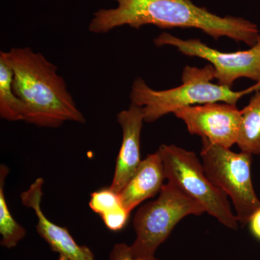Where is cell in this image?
Instances as JSON below:
<instances>
[{"mask_svg": "<svg viewBox=\"0 0 260 260\" xmlns=\"http://www.w3.org/2000/svg\"><path fill=\"white\" fill-rule=\"evenodd\" d=\"M109 260H159L155 256L135 257L132 254L130 246L124 243L116 244L112 248Z\"/></svg>", "mask_w": 260, "mask_h": 260, "instance_id": "e0dca14e", "label": "cell"}, {"mask_svg": "<svg viewBox=\"0 0 260 260\" xmlns=\"http://www.w3.org/2000/svg\"><path fill=\"white\" fill-rule=\"evenodd\" d=\"M166 179L161 157L157 151L141 160L134 175L119 193L122 205L129 213L140 203L161 190Z\"/></svg>", "mask_w": 260, "mask_h": 260, "instance_id": "8fae6325", "label": "cell"}, {"mask_svg": "<svg viewBox=\"0 0 260 260\" xmlns=\"http://www.w3.org/2000/svg\"><path fill=\"white\" fill-rule=\"evenodd\" d=\"M248 225L253 237L260 241V208L251 215Z\"/></svg>", "mask_w": 260, "mask_h": 260, "instance_id": "ac0fdd59", "label": "cell"}, {"mask_svg": "<svg viewBox=\"0 0 260 260\" xmlns=\"http://www.w3.org/2000/svg\"><path fill=\"white\" fill-rule=\"evenodd\" d=\"M13 71V89L25 108V122L39 127L58 128L66 121L84 124L64 78L55 64L30 47L1 51Z\"/></svg>", "mask_w": 260, "mask_h": 260, "instance_id": "7a4b0ae2", "label": "cell"}, {"mask_svg": "<svg viewBox=\"0 0 260 260\" xmlns=\"http://www.w3.org/2000/svg\"><path fill=\"white\" fill-rule=\"evenodd\" d=\"M13 70L0 56V116L8 121L25 120V108L13 89Z\"/></svg>", "mask_w": 260, "mask_h": 260, "instance_id": "4fadbf2b", "label": "cell"}, {"mask_svg": "<svg viewBox=\"0 0 260 260\" xmlns=\"http://www.w3.org/2000/svg\"><path fill=\"white\" fill-rule=\"evenodd\" d=\"M158 152L168 182L180 188L225 227L237 230L239 222L229 197L210 180L196 154L174 145H160Z\"/></svg>", "mask_w": 260, "mask_h": 260, "instance_id": "5b68a950", "label": "cell"}, {"mask_svg": "<svg viewBox=\"0 0 260 260\" xmlns=\"http://www.w3.org/2000/svg\"><path fill=\"white\" fill-rule=\"evenodd\" d=\"M201 157L207 176L217 187L232 200L236 216L242 227L260 208L251 180L252 155L234 153L230 148L213 144L202 139Z\"/></svg>", "mask_w": 260, "mask_h": 260, "instance_id": "8992f818", "label": "cell"}, {"mask_svg": "<svg viewBox=\"0 0 260 260\" xmlns=\"http://www.w3.org/2000/svg\"><path fill=\"white\" fill-rule=\"evenodd\" d=\"M242 112L237 145L242 152L260 155V88Z\"/></svg>", "mask_w": 260, "mask_h": 260, "instance_id": "7c38bea8", "label": "cell"}, {"mask_svg": "<svg viewBox=\"0 0 260 260\" xmlns=\"http://www.w3.org/2000/svg\"><path fill=\"white\" fill-rule=\"evenodd\" d=\"M9 169L5 164L0 167V244L7 249H13L26 236V230L20 225L10 213L5 194V181Z\"/></svg>", "mask_w": 260, "mask_h": 260, "instance_id": "5bb4252c", "label": "cell"}, {"mask_svg": "<svg viewBox=\"0 0 260 260\" xmlns=\"http://www.w3.org/2000/svg\"><path fill=\"white\" fill-rule=\"evenodd\" d=\"M205 213L203 207L172 183L164 184L158 198L138 210L133 225L136 238L130 251L135 257L155 256L173 229L188 215Z\"/></svg>", "mask_w": 260, "mask_h": 260, "instance_id": "277c9868", "label": "cell"}, {"mask_svg": "<svg viewBox=\"0 0 260 260\" xmlns=\"http://www.w3.org/2000/svg\"><path fill=\"white\" fill-rule=\"evenodd\" d=\"M117 121L122 130V141L112 184L109 187L120 193L134 175L140 162V135L144 122L141 107L131 104L127 109L117 114Z\"/></svg>", "mask_w": 260, "mask_h": 260, "instance_id": "30bf717a", "label": "cell"}, {"mask_svg": "<svg viewBox=\"0 0 260 260\" xmlns=\"http://www.w3.org/2000/svg\"><path fill=\"white\" fill-rule=\"evenodd\" d=\"M129 212L124 207L102 217L106 226L112 232H119L125 227L129 218Z\"/></svg>", "mask_w": 260, "mask_h": 260, "instance_id": "2e32d148", "label": "cell"}, {"mask_svg": "<svg viewBox=\"0 0 260 260\" xmlns=\"http://www.w3.org/2000/svg\"><path fill=\"white\" fill-rule=\"evenodd\" d=\"M174 115L185 123L190 134L213 144L230 148L237 143L242 112L235 104L215 102L191 106L179 109Z\"/></svg>", "mask_w": 260, "mask_h": 260, "instance_id": "ba28073f", "label": "cell"}, {"mask_svg": "<svg viewBox=\"0 0 260 260\" xmlns=\"http://www.w3.org/2000/svg\"><path fill=\"white\" fill-rule=\"evenodd\" d=\"M157 47L171 46L184 55L197 56L209 61L218 84L232 88L239 78L260 83V35L255 45L245 51L222 52L208 47L199 39H181L162 32L153 41Z\"/></svg>", "mask_w": 260, "mask_h": 260, "instance_id": "52a82bcc", "label": "cell"}, {"mask_svg": "<svg viewBox=\"0 0 260 260\" xmlns=\"http://www.w3.org/2000/svg\"><path fill=\"white\" fill-rule=\"evenodd\" d=\"M214 79L215 71L212 64L201 68L186 66L181 75V85L168 90H154L144 80L137 78L132 85L129 99L131 104L141 107L145 122L151 123L191 106L215 102L236 105L243 96L260 88V83H256L245 90L234 91L229 87L212 83Z\"/></svg>", "mask_w": 260, "mask_h": 260, "instance_id": "3957f363", "label": "cell"}, {"mask_svg": "<svg viewBox=\"0 0 260 260\" xmlns=\"http://www.w3.org/2000/svg\"><path fill=\"white\" fill-rule=\"evenodd\" d=\"M112 8H101L93 13L88 30L105 34L127 25L139 29L146 25L160 28H197L218 40L228 37L253 47L260 35L257 25L241 17H222L191 0H111Z\"/></svg>", "mask_w": 260, "mask_h": 260, "instance_id": "6da1fadb", "label": "cell"}, {"mask_svg": "<svg viewBox=\"0 0 260 260\" xmlns=\"http://www.w3.org/2000/svg\"><path fill=\"white\" fill-rule=\"evenodd\" d=\"M44 183L42 178H38L20 194L23 205L34 210L37 215L38 234L49 244L51 250L59 254V260H95L90 248L79 245L67 228L53 223L42 211L41 203Z\"/></svg>", "mask_w": 260, "mask_h": 260, "instance_id": "9c48e42d", "label": "cell"}, {"mask_svg": "<svg viewBox=\"0 0 260 260\" xmlns=\"http://www.w3.org/2000/svg\"><path fill=\"white\" fill-rule=\"evenodd\" d=\"M89 206L94 213L103 217L120 209L124 205L121 203L119 193L109 187L92 193Z\"/></svg>", "mask_w": 260, "mask_h": 260, "instance_id": "9a60e30c", "label": "cell"}]
</instances>
